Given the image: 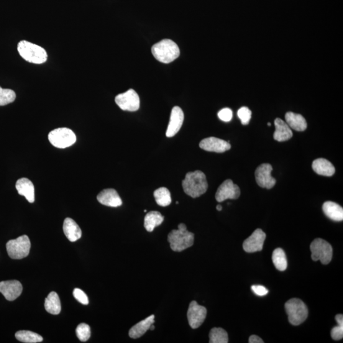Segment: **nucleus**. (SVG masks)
Returning a JSON list of instances; mask_svg holds the SVG:
<instances>
[{
  "instance_id": "1",
  "label": "nucleus",
  "mask_w": 343,
  "mask_h": 343,
  "mask_svg": "<svg viewBox=\"0 0 343 343\" xmlns=\"http://www.w3.org/2000/svg\"><path fill=\"white\" fill-rule=\"evenodd\" d=\"M184 193L195 198L206 193L208 189L206 176L203 172L196 170L187 173L182 182Z\"/></svg>"
},
{
  "instance_id": "2",
  "label": "nucleus",
  "mask_w": 343,
  "mask_h": 343,
  "mask_svg": "<svg viewBox=\"0 0 343 343\" xmlns=\"http://www.w3.org/2000/svg\"><path fill=\"white\" fill-rule=\"evenodd\" d=\"M194 235L188 231L185 224H179L178 230H174L168 235V242L171 249L175 252H181L193 246Z\"/></svg>"
},
{
  "instance_id": "3",
  "label": "nucleus",
  "mask_w": 343,
  "mask_h": 343,
  "mask_svg": "<svg viewBox=\"0 0 343 343\" xmlns=\"http://www.w3.org/2000/svg\"><path fill=\"white\" fill-rule=\"evenodd\" d=\"M156 60L161 63L168 64L175 61L180 55L178 45L169 39H165L156 43L152 48Z\"/></svg>"
},
{
  "instance_id": "4",
  "label": "nucleus",
  "mask_w": 343,
  "mask_h": 343,
  "mask_svg": "<svg viewBox=\"0 0 343 343\" xmlns=\"http://www.w3.org/2000/svg\"><path fill=\"white\" fill-rule=\"evenodd\" d=\"M17 50L20 55L27 62L40 65L47 60V53L44 48L27 41L20 42Z\"/></svg>"
},
{
  "instance_id": "5",
  "label": "nucleus",
  "mask_w": 343,
  "mask_h": 343,
  "mask_svg": "<svg viewBox=\"0 0 343 343\" xmlns=\"http://www.w3.org/2000/svg\"><path fill=\"white\" fill-rule=\"evenodd\" d=\"M289 322L293 326H299L306 321L308 316V309L303 301L298 298L289 300L285 304Z\"/></svg>"
},
{
  "instance_id": "6",
  "label": "nucleus",
  "mask_w": 343,
  "mask_h": 343,
  "mask_svg": "<svg viewBox=\"0 0 343 343\" xmlns=\"http://www.w3.org/2000/svg\"><path fill=\"white\" fill-rule=\"evenodd\" d=\"M7 250L10 258L21 260L30 254L31 242L27 235H22L17 239L7 242Z\"/></svg>"
},
{
  "instance_id": "7",
  "label": "nucleus",
  "mask_w": 343,
  "mask_h": 343,
  "mask_svg": "<svg viewBox=\"0 0 343 343\" xmlns=\"http://www.w3.org/2000/svg\"><path fill=\"white\" fill-rule=\"evenodd\" d=\"M48 140L53 147L66 148L75 144L76 137L75 133L68 128H59L52 130L48 134Z\"/></svg>"
},
{
  "instance_id": "8",
  "label": "nucleus",
  "mask_w": 343,
  "mask_h": 343,
  "mask_svg": "<svg viewBox=\"0 0 343 343\" xmlns=\"http://www.w3.org/2000/svg\"><path fill=\"white\" fill-rule=\"evenodd\" d=\"M311 258L314 261H321L323 265H328L332 258V247L329 243L322 239H317L310 245Z\"/></svg>"
},
{
  "instance_id": "9",
  "label": "nucleus",
  "mask_w": 343,
  "mask_h": 343,
  "mask_svg": "<svg viewBox=\"0 0 343 343\" xmlns=\"http://www.w3.org/2000/svg\"><path fill=\"white\" fill-rule=\"evenodd\" d=\"M115 102L124 111H136L140 107L139 97L133 89L118 95L115 97Z\"/></svg>"
},
{
  "instance_id": "10",
  "label": "nucleus",
  "mask_w": 343,
  "mask_h": 343,
  "mask_svg": "<svg viewBox=\"0 0 343 343\" xmlns=\"http://www.w3.org/2000/svg\"><path fill=\"white\" fill-rule=\"evenodd\" d=\"M207 309L204 306L199 305L196 301H191L189 304L187 317L189 326L192 329L198 328L204 323L207 316Z\"/></svg>"
},
{
  "instance_id": "11",
  "label": "nucleus",
  "mask_w": 343,
  "mask_h": 343,
  "mask_svg": "<svg viewBox=\"0 0 343 343\" xmlns=\"http://www.w3.org/2000/svg\"><path fill=\"white\" fill-rule=\"evenodd\" d=\"M240 195V189L239 186L234 184L231 179H227L217 189L216 199L218 202H222L227 199L239 198Z\"/></svg>"
},
{
  "instance_id": "12",
  "label": "nucleus",
  "mask_w": 343,
  "mask_h": 343,
  "mask_svg": "<svg viewBox=\"0 0 343 343\" xmlns=\"http://www.w3.org/2000/svg\"><path fill=\"white\" fill-rule=\"evenodd\" d=\"M272 166L269 163H263L255 170V180L259 186L263 188L271 189L275 185L276 179L271 176Z\"/></svg>"
},
{
  "instance_id": "13",
  "label": "nucleus",
  "mask_w": 343,
  "mask_h": 343,
  "mask_svg": "<svg viewBox=\"0 0 343 343\" xmlns=\"http://www.w3.org/2000/svg\"><path fill=\"white\" fill-rule=\"evenodd\" d=\"M199 148L207 152L222 153L231 149V145L219 138L211 137L206 138L199 142Z\"/></svg>"
},
{
  "instance_id": "14",
  "label": "nucleus",
  "mask_w": 343,
  "mask_h": 343,
  "mask_svg": "<svg viewBox=\"0 0 343 343\" xmlns=\"http://www.w3.org/2000/svg\"><path fill=\"white\" fill-rule=\"evenodd\" d=\"M266 239V234L261 229L255 230L254 233L243 244V248L245 252L253 253L262 250L264 242Z\"/></svg>"
},
{
  "instance_id": "15",
  "label": "nucleus",
  "mask_w": 343,
  "mask_h": 343,
  "mask_svg": "<svg viewBox=\"0 0 343 343\" xmlns=\"http://www.w3.org/2000/svg\"><path fill=\"white\" fill-rule=\"evenodd\" d=\"M22 284L17 280L4 281L0 282V293L8 301L15 300L22 294Z\"/></svg>"
},
{
  "instance_id": "16",
  "label": "nucleus",
  "mask_w": 343,
  "mask_h": 343,
  "mask_svg": "<svg viewBox=\"0 0 343 343\" xmlns=\"http://www.w3.org/2000/svg\"><path fill=\"white\" fill-rule=\"evenodd\" d=\"M184 115L181 107L175 106L172 109L169 124H168L166 136L173 137L178 134L183 125Z\"/></svg>"
},
{
  "instance_id": "17",
  "label": "nucleus",
  "mask_w": 343,
  "mask_h": 343,
  "mask_svg": "<svg viewBox=\"0 0 343 343\" xmlns=\"http://www.w3.org/2000/svg\"><path fill=\"white\" fill-rule=\"evenodd\" d=\"M97 199L100 204L106 206L118 207L122 205L121 198L114 189H104L97 195Z\"/></svg>"
},
{
  "instance_id": "18",
  "label": "nucleus",
  "mask_w": 343,
  "mask_h": 343,
  "mask_svg": "<svg viewBox=\"0 0 343 343\" xmlns=\"http://www.w3.org/2000/svg\"><path fill=\"white\" fill-rule=\"evenodd\" d=\"M18 193L24 196L30 203L35 202V187L32 181L27 178H21L15 185Z\"/></svg>"
},
{
  "instance_id": "19",
  "label": "nucleus",
  "mask_w": 343,
  "mask_h": 343,
  "mask_svg": "<svg viewBox=\"0 0 343 343\" xmlns=\"http://www.w3.org/2000/svg\"><path fill=\"white\" fill-rule=\"evenodd\" d=\"M275 131L273 138L276 141L283 142L293 137V132L285 122L280 119L275 120Z\"/></svg>"
},
{
  "instance_id": "20",
  "label": "nucleus",
  "mask_w": 343,
  "mask_h": 343,
  "mask_svg": "<svg viewBox=\"0 0 343 343\" xmlns=\"http://www.w3.org/2000/svg\"><path fill=\"white\" fill-rule=\"evenodd\" d=\"M63 231L67 239L72 242L77 241L82 235L80 227L70 217H68L64 221Z\"/></svg>"
},
{
  "instance_id": "21",
  "label": "nucleus",
  "mask_w": 343,
  "mask_h": 343,
  "mask_svg": "<svg viewBox=\"0 0 343 343\" xmlns=\"http://www.w3.org/2000/svg\"><path fill=\"white\" fill-rule=\"evenodd\" d=\"M155 323V316L152 315L148 318L135 324L129 331V336L132 339H137L141 337L150 329L152 324Z\"/></svg>"
},
{
  "instance_id": "22",
  "label": "nucleus",
  "mask_w": 343,
  "mask_h": 343,
  "mask_svg": "<svg viewBox=\"0 0 343 343\" xmlns=\"http://www.w3.org/2000/svg\"><path fill=\"white\" fill-rule=\"evenodd\" d=\"M312 168L315 173L321 176L331 177L335 173L334 165L331 162L325 158H318L314 160Z\"/></svg>"
},
{
  "instance_id": "23",
  "label": "nucleus",
  "mask_w": 343,
  "mask_h": 343,
  "mask_svg": "<svg viewBox=\"0 0 343 343\" xmlns=\"http://www.w3.org/2000/svg\"><path fill=\"white\" fill-rule=\"evenodd\" d=\"M322 209L326 216L334 221H342L343 220V209L335 202L328 201L325 202Z\"/></svg>"
},
{
  "instance_id": "24",
  "label": "nucleus",
  "mask_w": 343,
  "mask_h": 343,
  "mask_svg": "<svg viewBox=\"0 0 343 343\" xmlns=\"http://www.w3.org/2000/svg\"><path fill=\"white\" fill-rule=\"evenodd\" d=\"M287 124L289 127L298 132H303L306 129L307 123L305 119L301 115L293 112H287L285 116Z\"/></svg>"
},
{
  "instance_id": "25",
  "label": "nucleus",
  "mask_w": 343,
  "mask_h": 343,
  "mask_svg": "<svg viewBox=\"0 0 343 343\" xmlns=\"http://www.w3.org/2000/svg\"><path fill=\"white\" fill-rule=\"evenodd\" d=\"M45 308L46 311L52 315H58L61 313V304L60 297L55 292H51L45 299Z\"/></svg>"
},
{
  "instance_id": "26",
  "label": "nucleus",
  "mask_w": 343,
  "mask_h": 343,
  "mask_svg": "<svg viewBox=\"0 0 343 343\" xmlns=\"http://www.w3.org/2000/svg\"><path fill=\"white\" fill-rule=\"evenodd\" d=\"M164 217L157 211L148 212L145 217V227L148 232H152L156 227L162 224Z\"/></svg>"
},
{
  "instance_id": "27",
  "label": "nucleus",
  "mask_w": 343,
  "mask_h": 343,
  "mask_svg": "<svg viewBox=\"0 0 343 343\" xmlns=\"http://www.w3.org/2000/svg\"><path fill=\"white\" fill-rule=\"evenodd\" d=\"M272 260L274 265L278 270L285 271L288 268V260H287L285 253L281 248H277L274 250Z\"/></svg>"
},
{
  "instance_id": "28",
  "label": "nucleus",
  "mask_w": 343,
  "mask_h": 343,
  "mask_svg": "<svg viewBox=\"0 0 343 343\" xmlns=\"http://www.w3.org/2000/svg\"><path fill=\"white\" fill-rule=\"evenodd\" d=\"M15 337L20 342L25 343H37L43 341L40 335L29 331H20L16 332Z\"/></svg>"
},
{
  "instance_id": "29",
  "label": "nucleus",
  "mask_w": 343,
  "mask_h": 343,
  "mask_svg": "<svg viewBox=\"0 0 343 343\" xmlns=\"http://www.w3.org/2000/svg\"><path fill=\"white\" fill-rule=\"evenodd\" d=\"M154 197L156 202L160 206L167 207L171 204L172 198L170 191L164 187H162L155 190Z\"/></svg>"
},
{
  "instance_id": "30",
  "label": "nucleus",
  "mask_w": 343,
  "mask_h": 343,
  "mask_svg": "<svg viewBox=\"0 0 343 343\" xmlns=\"http://www.w3.org/2000/svg\"><path fill=\"white\" fill-rule=\"evenodd\" d=\"M210 343L228 342V335L224 329L222 328L212 329L209 334Z\"/></svg>"
},
{
  "instance_id": "31",
  "label": "nucleus",
  "mask_w": 343,
  "mask_h": 343,
  "mask_svg": "<svg viewBox=\"0 0 343 343\" xmlns=\"http://www.w3.org/2000/svg\"><path fill=\"white\" fill-rule=\"evenodd\" d=\"M16 94L11 89H3L0 87V106H5L15 101Z\"/></svg>"
},
{
  "instance_id": "32",
  "label": "nucleus",
  "mask_w": 343,
  "mask_h": 343,
  "mask_svg": "<svg viewBox=\"0 0 343 343\" xmlns=\"http://www.w3.org/2000/svg\"><path fill=\"white\" fill-rule=\"evenodd\" d=\"M336 321L338 326L334 327L331 331L332 338L336 341L341 340L343 337V316L342 314L337 315Z\"/></svg>"
},
{
  "instance_id": "33",
  "label": "nucleus",
  "mask_w": 343,
  "mask_h": 343,
  "mask_svg": "<svg viewBox=\"0 0 343 343\" xmlns=\"http://www.w3.org/2000/svg\"><path fill=\"white\" fill-rule=\"evenodd\" d=\"M76 336L81 341L85 342L91 337V328L89 325L86 324H79L76 329Z\"/></svg>"
},
{
  "instance_id": "34",
  "label": "nucleus",
  "mask_w": 343,
  "mask_h": 343,
  "mask_svg": "<svg viewBox=\"0 0 343 343\" xmlns=\"http://www.w3.org/2000/svg\"><path fill=\"white\" fill-rule=\"evenodd\" d=\"M242 125H246L249 124L252 117V112L247 107H242L239 109L237 112Z\"/></svg>"
},
{
  "instance_id": "35",
  "label": "nucleus",
  "mask_w": 343,
  "mask_h": 343,
  "mask_svg": "<svg viewBox=\"0 0 343 343\" xmlns=\"http://www.w3.org/2000/svg\"><path fill=\"white\" fill-rule=\"evenodd\" d=\"M73 296L76 300L80 302V303L84 304V305H87L89 303V298L87 294L80 289L76 288L74 289Z\"/></svg>"
},
{
  "instance_id": "36",
  "label": "nucleus",
  "mask_w": 343,
  "mask_h": 343,
  "mask_svg": "<svg viewBox=\"0 0 343 343\" xmlns=\"http://www.w3.org/2000/svg\"><path fill=\"white\" fill-rule=\"evenodd\" d=\"M219 119L222 121L229 122L231 121L233 118V111L231 109L224 108L218 112Z\"/></svg>"
},
{
  "instance_id": "37",
  "label": "nucleus",
  "mask_w": 343,
  "mask_h": 343,
  "mask_svg": "<svg viewBox=\"0 0 343 343\" xmlns=\"http://www.w3.org/2000/svg\"><path fill=\"white\" fill-rule=\"evenodd\" d=\"M253 293L259 296H265L268 294V290L265 287L262 285H252L251 287Z\"/></svg>"
},
{
  "instance_id": "38",
  "label": "nucleus",
  "mask_w": 343,
  "mask_h": 343,
  "mask_svg": "<svg viewBox=\"0 0 343 343\" xmlns=\"http://www.w3.org/2000/svg\"><path fill=\"white\" fill-rule=\"evenodd\" d=\"M249 342L250 343H263L264 341L263 339L260 338V337L255 336V335H252V336L249 337Z\"/></svg>"
},
{
  "instance_id": "39",
  "label": "nucleus",
  "mask_w": 343,
  "mask_h": 343,
  "mask_svg": "<svg viewBox=\"0 0 343 343\" xmlns=\"http://www.w3.org/2000/svg\"><path fill=\"white\" fill-rule=\"evenodd\" d=\"M216 209H217V211H221L222 209V207L221 206V205H217V206L216 207Z\"/></svg>"
},
{
  "instance_id": "40",
  "label": "nucleus",
  "mask_w": 343,
  "mask_h": 343,
  "mask_svg": "<svg viewBox=\"0 0 343 343\" xmlns=\"http://www.w3.org/2000/svg\"><path fill=\"white\" fill-rule=\"evenodd\" d=\"M155 328V327L154 325L152 324V326H151L150 327V330H151V331H153V330H154Z\"/></svg>"
},
{
  "instance_id": "41",
  "label": "nucleus",
  "mask_w": 343,
  "mask_h": 343,
  "mask_svg": "<svg viewBox=\"0 0 343 343\" xmlns=\"http://www.w3.org/2000/svg\"><path fill=\"white\" fill-rule=\"evenodd\" d=\"M271 124H270V123H268V126H270H270H271Z\"/></svg>"
},
{
  "instance_id": "42",
  "label": "nucleus",
  "mask_w": 343,
  "mask_h": 343,
  "mask_svg": "<svg viewBox=\"0 0 343 343\" xmlns=\"http://www.w3.org/2000/svg\"><path fill=\"white\" fill-rule=\"evenodd\" d=\"M144 211H145V212H147V210H145Z\"/></svg>"
}]
</instances>
